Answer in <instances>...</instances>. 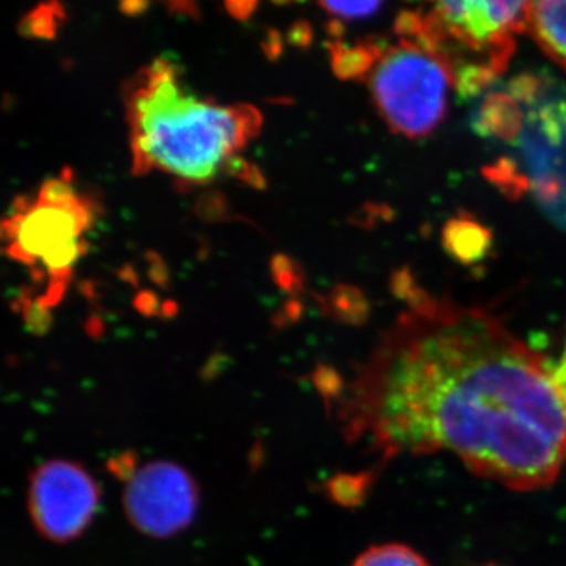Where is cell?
I'll list each match as a JSON object with an SVG mask.
<instances>
[{"label":"cell","mask_w":566,"mask_h":566,"mask_svg":"<svg viewBox=\"0 0 566 566\" xmlns=\"http://www.w3.org/2000/svg\"><path fill=\"white\" fill-rule=\"evenodd\" d=\"M398 282L403 311L364 363L323 378L345 438L382 460L452 453L510 490L553 485L566 465L553 367L485 308Z\"/></svg>","instance_id":"cell-1"},{"label":"cell","mask_w":566,"mask_h":566,"mask_svg":"<svg viewBox=\"0 0 566 566\" xmlns=\"http://www.w3.org/2000/svg\"><path fill=\"white\" fill-rule=\"evenodd\" d=\"M125 118L133 172L205 186L243 172V153L262 132V112L191 91L177 63L155 59L126 82Z\"/></svg>","instance_id":"cell-2"},{"label":"cell","mask_w":566,"mask_h":566,"mask_svg":"<svg viewBox=\"0 0 566 566\" xmlns=\"http://www.w3.org/2000/svg\"><path fill=\"white\" fill-rule=\"evenodd\" d=\"M532 0H423L397 31L441 59L457 91L474 95L504 73L528 28Z\"/></svg>","instance_id":"cell-3"},{"label":"cell","mask_w":566,"mask_h":566,"mask_svg":"<svg viewBox=\"0 0 566 566\" xmlns=\"http://www.w3.org/2000/svg\"><path fill=\"white\" fill-rule=\"evenodd\" d=\"M98 212V203L77 188L73 177L63 175L14 200L3 219V244L11 259L29 268L43 286L41 296L25 297L22 304L51 311L61 303L74 268L87 252Z\"/></svg>","instance_id":"cell-4"},{"label":"cell","mask_w":566,"mask_h":566,"mask_svg":"<svg viewBox=\"0 0 566 566\" xmlns=\"http://www.w3.org/2000/svg\"><path fill=\"white\" fill-rule=\"evenodd\" d=\"M364 76L379 117L398 136L423 139L444 122L455 82L441 59L417 41L401 36L379 48Z\"/></svg>","instance_id":"cell-5"},{"label":"cell","mask_w":566,"mask_h":566,"mask_svg":"<svg viewBox=\"0 0 566 566\" xmlns=\"http://www.w3.org/2000/svg\"><path fill=\"white\" fill-rule=\"evenodd\" d=\"M28 506L33 526L51 542L77 538L98 512L99 486L84 465L51 460L29 480Z\"/></svg>","instance_id":"cell-6"},{"label":"cell","mask_w":566,"mask_h":566,"mask_svg":"<svg viewBox=\"0 0 566 566\" xmlns=\"http://www.w3.org/2000/svg\"><path fill=\"white\" fill-rule=\"evenodd\" d=\"M123 506L142 534L169 538L191 526L199 509V488L182 465L153 461L126 479Z\"/></svg>","instance_id":"cell-7"},{"label":"cell","mask_w":566,"mask_h":566,"mask_svg":"<svg viewBox=\"0 0 566 566\" xmlns=\"http://www.w3.org/2000/svg\"><path fill=\"white\" fill-rule=\"evenodd\" d=\"M527 31L566 70V0H532Z\"/></svg>","instance_id":"cell-8"},{"label":"cell","mask_w":566,"mask_h":566,"mask_svg":"<svg viewBox=\"0 0 566 566\" xmlns=\"http://www.w3.org/2000/svg\"><path fill=\"white\" fill-rule=\"evenodd\" d=\"M353 566H431L422 554L401 543H385L368 547Z\"/></svg>","instance_id":"cell-9"},{"label":"cell","mask_w":566,"mask_h":566,"mask_svg":"<svg viewBox=\"0 0 566 566\" xmlns=\"http://www.w3.org/2000/svg\"><path fill=\"white\" fill-rule=\"evenodd\" d=\"M326 11L344 20H364L381 7L382 0H319Z\"/></svg>","instance_id":"cell-10"},{"label":"cell","mask_w":566,"mask_h":566,"mask_svg":"<svg viewBox=\"0 0 566 566\" xmlns=\"http://www.w3.org/2000/svg\"><path fill=\"white\" fill-rule=\"evenodd\" d=\"M169 2L174 3L177 9H189V0H169ZM252 2H255V0H227L230 9L233 10V13H240L241 17L251 11Z\"/></svg>","instance_id":"cell-11"},{"label":"cell","mask_w":566,"mask_h":566,"mask_svg":"<svg viewBox=\"0 0 566 566\" xmlns=\"http://www.w3.org/2000/svg\"><path fill=\"white\" fill-rule=\"evenodd\" d=\"M553 378L554 382H556L558 392H560L562 398H564L566 403V344L560 359H558L557 364L553 367Z\"/></svg>","instance_id":"cell-12"}]
</instances>
